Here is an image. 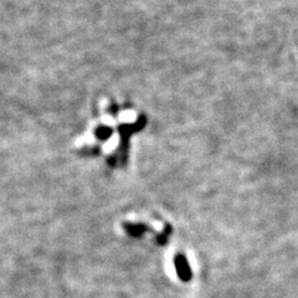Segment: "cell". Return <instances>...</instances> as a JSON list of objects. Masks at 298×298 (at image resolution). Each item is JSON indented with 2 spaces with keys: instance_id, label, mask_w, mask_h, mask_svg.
Wrapping results in <instances>:
<instances>
[{
  "instance_id": "6da1fadb",
  "label": "cell",
  "mask_w": 298,
  "mask_h": 298,
  "mask_svg": "<svg viewBox=\"0 0 298 298\" xmlns=\"http://www.w3.org/2000/svg\"><path fill=\"white\" fill-rule=\"evenodd\" d=\"M174 265H175L176 273H178L179 278L183 282H189L191 280V270L185 256L181 255V254L175 255V257H174Z\"/></svg>"
},
{
  "instance_id": "7a4b0ae2",
  "label": "cell",
  "mask_w": 298,
  "mask_h": 298,
  "mask_svg": "<svg viewBox=\"0 0 298 298\" xmlns=\"http://www.w3.org/2000/svg\"><path fill=\"white\" fill-rule=\"evenodd\" d=\"M125 227H126V231L128 232L129 235H132V236H140V235L143 234L144 231H152L151 229H148L147 226H144V225H140V224H125Z\"/></svg>"
}]
</instances>
